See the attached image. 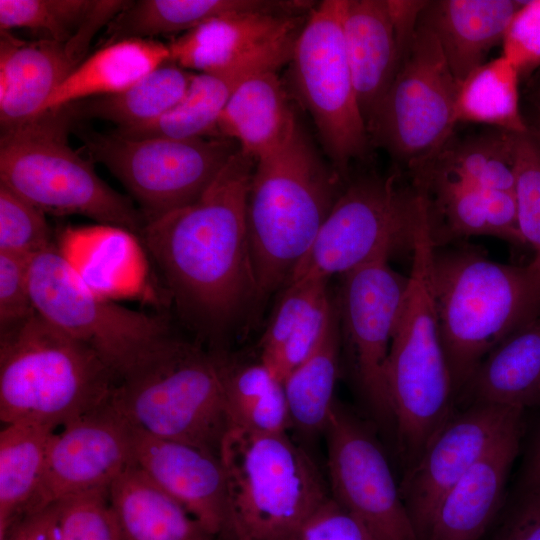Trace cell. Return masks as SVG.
<instances>
[{
	"label": "cell",
	"instance_id": "1",
	"mask_svg": "<svg viewBox=\"0 0 540 540\" xmlns=\"http://www.w3.org/2000/svg\"><path fill=\"white\" fill-rule=\"evenodd\" d=\"M254 166L239 149L196 201L145 222L138 235L181 317L217 344L262 303L246 215Z\"/></svg>",
	"mask_w": 540,
	"mask_h": 540
},
{
	"label": "cell",
	"instance_id": "2",
	"mask_svg": "<svg viewBox=\"0 0 540 540\" xmlns=\"http://www.w3.org/2000/svg\"><path fill=\"white\" fill-rule=\"evenodd\" d=\"M429 278L457 399L485 357L540 314V281L529 265L496 262L463 242L433 246Z\"/></svg>",
	"mask_w": 540,
	"mask_h": 540
},
{
	"label": "cell",
	"instance_id": "3",
	"mask_svg": "<svg viewBox=\"0 0 540 540\" xmlns=\"http://www.w3.org/2000/svg\"><path fill=\"white\" fill-rule=\"evenodd\" d=\"M344 188L296 122L286 138L255 161L247 228L261 301L284 287Z\"/></svg>",
	"mask_w": 540,
	"mask_h": 540
},
{
	"label": "cell",
	"instance_id": "4",
	"mask_svg": "<svg viewBox=\"0 0 540 540\" xmlns=\"http://www.w3.org/2000/svg\"><path fill=\"white\" fill-rule=\"evenodd\" d=\"M116 382L88 346L37 312L0 333V419L59 428L104 405Z\"/></svg>",
	"mask_w": 540,
	"mask_h": 540
},
{
	"label": "cell",
	"instance_id": "5",
	"mask_svg": "<svg viewBox=\"0 0 540 540\" xmlns=\"http://www.w3.org/2000/svg\"><path fill=\"white\" fill-rule=\"evenodd\" d=\"M433 249L423 205L404 303L386 369L397 448L407 468L452 415L456 395L429 278Z\"/></svg>",
	"mask_w": 540,
	"mask_h": 540
},
{
	"label": "cell",
	"instance_id": "6",
	"mask_svg": "<svg viewBox=\"0 0 540 540\" xmlns=\"http://www.w3.org/2000/svg\"><path fill=\"white\" fill-rule=\"evenodd\" d=\"M108 403L136 432L219 454L230 427L223 354L177 338L118 378Z\"/></svg>",
	"mask_w": 540,
	"mask_h": 540
},
{
	"label": "cell",
	"instance_id": "7",
	"mask_svg": "<svg viewBox=\"0 0 540 540\" xmlns=\"http://www.w3.org/2000/svg\"><path fill=\"white\" fill-rule=\"evenodd\" d=\"M219 455L228 484L231 540H294L331 497L315 462L288 433L229 427Z\"/></svg>",
	"mask_w": 540,
	"mask_h": 540
},
{
	"label": "cell",
	"instance_id": "8",
	"mask_svg": "<svg viewBox=\"0 0 540 540\" xmlns=\"http://www.w3.org/2000/svg\"><path fill=\"white\" fill-rule=\"evenodd\" d=\"M75 122L66 109L43 113L1 134L0 183L45 214L80 215L140 234L145 219L67 142Z\"/></svg>",
	"mask_w": 540,
	"mask_h": 540
},
{
	"label": "cell",
	"instance_id": "9",
	"mask_svg": "<svg viewBox=\"0 0 540 540\" xmlns=\"http://www.w3.org/2000/svg\"><path fill=\"white\" fill-rule=\"evenodd\" d=\"M28 278L35 311L92 349L116 380L177 339L165 318L95 290L55 242L28 258Z\"/></svg>",
	"mask_w": 540,
	"mask_h": 540
},
{
	"label": "cell",
	"instance_id": "10",
	"mask_svg": "<svg viewBox=\"0 0 540 540\" xmlns=\"http://www.w3.org/2000/svg\"><path fill=\"white\" fill-rule=\"evenodd\" d=\"M421 210L422 198L397 174L349 181L287 283L341 276L382 255L412 256Z\"/></svg>",
	"mask_w": 540,
	"mask_h": 540
},
{
	"label": "cell",
	"instance_id": "11",
	"mask_svg": "<svg viewBox=\"0 0 540 540\" xmlns=\"http://www.w3.org/2000/svg\"><path fill=\"white\" fill-rule=\"evenodd\" d=\"M86 153L104 165L138 203L145 222L196 201L238 144L222 137L128 138L73 129Z\"/></svg>",
	"mask_w": 540,
	"mask_h": 540
},
{
	"label": "cell",
	"instance_id": "12",
	"mask_svg": "<svg viewBox=\"0 0 540 540\" xmlns=\"http://www.w3.org/2000/svg\"><path fill=\"white\" fill-rule=\"evenodd\" d=\"M345 0H324L308 14L295 41L294 88L318 131L331 166L345 179L350 164L364 159L370 138L347 58Z\"/></svg>",
	"mask_w": 540,
	"mask_h": 540
},
{
	"label": "cell",
	"instance_id": "13",
	"mask_svg": "<svg viewBox=\"0 0 540 540\" xmlns=\"http://www.w3.org/2000/svg\"><path fill=\"white\" fill-rule=\"evenodd\" d=\"M458 86L437 38L418 21L397 73L367 126L370 143L408 168L431 156L452 138Z\"/></svg>",
	"mask_w": 540,
	"mask_h": 540
},
{
	"label": "cell",
	"instance_id": "14",
	"mask_svg": "<svg viewBox=\"0 0 540 540\" xmlns=\"http://www.w3.org/2000/svg\"><path fill=\"white\" fill-rule=\"evenodd\" d=\"M390 259L382 255L341 275L335 298L354 385L374 423L395 438L386 369L409 278Z\"/></svg>",
	"mask_w": 540,
	"mask_h": 540
},
{
	"label": "cell",
	"instance_id": "15",
	"mask_svg": "<svg viewBox=\"0 0 540 540\" xmlns=\"http://www.w3.org/2000/svg\"><path fill=\"white\" fill-rule=\"evenodd\" d=\"M325 433L331 498L373 540H418L400 486L369 425L336 401Z\"/></svg>",
	"mask_w": 540,
	"mask_h": 540
},
{
	"label": "cell",
	"instance_id": "16",
	"mask_svg": "<svg viewBox=\"0 0 540 540\" xmlns=\"http://www.w3.org/2000/svg\"><path fill=\"white\" fill-rule=\"evenodd\" d=\"M523 413L515 407L470 403L437 430L399 483L417 537L442 496L507 435L523 427Z\"/></svg>",
	"mask_w": 540,
	"mask_h": 540
},
{
	"label": "cell",
	"instance_id": "17",
	"mask_svg": "<svg viewBox=\"0 0 540 540\" xmlns=\"http://www.w3.org/2000/svg\"><path fill=\"white\" fill-rule=\"evenodd\" d=\"M134 432L108 401L57 429L49 439L44 472L28 512L77 494L109 489L134 463Z\"/></svg>",
	"mask_w": 540,
	"mask_h": 540
},
{
	"label": "cell",
	"instance_id": "18",
	"mask_svg": "<svg viewBox=\"0 0 540 540\" xmlns=\"http://www.w3.org/2000/svg\"><path fill=\"white\" fill-rule=\"evenodd\" d=\"M426 3L345 0L344 42L366 127L397 73Z\"/></svg>",
	"mask_w": 540,
	"mask_h": 540
},
{
	"label": "cell",
	"instance_id": "19",
	"mask_svg": "<svg viewBox=\"0 0 540 540\" xmlns=\"http://www.w3.org/2000/svg\"><path fill=\"white\" fill-rule=\"evenodd\" d=\"M133 432L134 465L216 540H231L228 484L220 455L193 444Z\"/></svg>",
	"mask_w": 540,
	"mask_h": 540
},
{
	"label": "cell",
	"instance_id": "20",
	"mask_svg": "<svg viewBox=\"0 0 540 540\" xmlns=\"http://www.w3.org/2000/svg\"><path fill=\"white\" fill-rule=\"evenodd\" d=\"M410 186L425 202L434 247L463 242L472 236H492L525 245L514 192L428 176L411 177Z\"/></svg>",
	"mask_w": 540,
	"mask_h": 540
},
{
	"label": "cell",
	"instance_id": "21",
	"mask_svg": "<svg viewBox=\"0 0 540 540\" xmlns=\"http://www.w3.org/2000/svg\"><path fill=\"white\" fill-rule=\"evenodd\" d=\"M1 134L34 120L54 91L85 59L72 38L65 43L24 41L0 31Z\"/></svg>",
	"mask_w": 540,
	"mask_h": 540
},
{
	"label": "cell",
	"instance_id": "22",
	"mask_svg": "<svg viewBox=\"0 0 540 540\" xmlns=\"http://www.w3.org/2000/svg\"><path fill=\"white\" fill-rule=\"evenodd\" d=\"M307 16L254 11L218 17L172 38L170 60L198 73L223 70L295 42Z\"/></svg>",
	"mask_w": 540,
	"mask_h": 540
},
{
	"label": "cell",
	"instance_id": "23",
	"mask_svg": "<svg viewBox=\"0 0 540 540\" xmlns=\"http://www.w3.org/2000/svg\"><path fill=\"white\" fill-rule=\"evenodd\" d=\"M522 431L507 435L442 496L419 540H478L486 532L503 505Z\"/></svg>",
	"mask_w": 540,
	"mask_h": 540
},
{
	"label": "cell",
	"instance_id": "24",
	"mask_svg": "<svg viewBox=\"0 0 540 540\" xmlns=\"http://www.w3.org/2000/svg\"><path fill=\"white\" fill-rule=\"evenodd\" d=\"M294 44L265 50L223 70L195 73L186 94L172 110L149 123L114 132L128 138L216 137L218 119L235 90L254 74L277 70L290 62Z\"/></svg>",
	"mask_w": 540,
	"mask_h": 540
},
{
	"label": "cell",
	"instance_id": "25",
	"mask_svg": "<svg viewBox=\"0 0 540 540\" xmlns=\"http://www.w3.org/2000/svg\"><path fill=\"white\" fill-rule=\"evenodd\" d=\"M328 280L303 277L284 286L259 341V361L280 381L300 365L322 339L335 309Z\"/></svg>",
	"mask_w": 540,
	"mask_h": 540
},
{
	"label": "cell",
	"instance_id": "26",
	"mask_svg": "<svg viewBox=\"0 0 540 540\" xmlns=\"http://www.w3.org/2000/svg\"><path fill=\"white\" fill-rule=\"evenodd\" d=\"M522 1H427L419 21L437 38L458 83L485 63L490 50L502 43Z\"/></svg>",
	"mask_w": 540,
	"mask_h": 540
},
{
	"label": "cell",
	"instance_id": "27",
	"mask_svg": "<svg viewBox=\"0 0 540 540\" xmlns=\"http://www.w3.org/2000/svg\"><path fill=\"white\" fill-rule=\"evenodd\" d=\"M458 397L525 410L540 406V314L501 341ZM457 397V398H458Z\"/></svg>",
	"mask_w": 540,
	"mask_h": 540
},
{
	"label": "cell",
	"instance_id": "28",
	"mask_svg": "<svg viewBox=\"0 0 540 540\" xmlns=\"http://www.w3.org/2000/svg\"><path fill=\"white\" fill-rule=\"evenodd\" d=\"M122 540H216L134 463L109 487Z\"/></svg>",
	"mask_w": 540,
	"mask_h": 540
},
{
	"label": "cell",
	"instance_id": "29",
	"mask_svg": "<svg viewBox=\"0 0 540 540\" xmlns=\"http://www.w3.org/2000/svg\"><path fill=\"white\" fill-rule=\"evenodd\" d=\"M305 1L271 0H139L132 1L108 24L107 43L123 39H155L186 33L212 19L243 13L302 15Z\"/></svg>",
	"mask_w": 540,
	"mask_h": 540
},
{
	"label": "cell",
	"instance_id": "30",
	"mask_svg": "<svg viewBox=\"0 0 540 540\" xmlns=\"http://www.w3.org/2000/svg\"><path fill=\"white\" fill-rule=\"evenodd\" d=\"M169 59L167 43L156 39L106 43L70 73L38 116L74 102L121 93Z\"/></svg>",
	"mask_w": 540,
	"mask_h": 540
},
{
	"label": "cell",
	"instance_id": "31",
	"mask_svg": "<svg viewBox=\"0 0 540 540\" xmlns=\"http://www.w3.org/2000/svg\"><path fill=\"white\" fill-rule=\"evenodd\" d=\"M296 122L277 70H268L235 90L218 119L216 137L235 141L256 161L278 146Z\"/></svg>",
	"mask_w": 540,
	"mask_h": 540
},
{
	"label": "cell",
	"instance_id": "32",
	"mask_svg": "<svg viewBox=\"0 0 540 540\" xmlns=\"http://www.w3.org/2000/svg\"><path fill=\"white\" fill-rule=\"evenodd\" d=\"M139 240L110 225L67 228L59 247L82 278L110 297L134 291L141 283Z\"/></svg>",
	"mask_w": 540,
	"mask_h": 540
},
{
	"label": "cell",
	"instance_id": "33",
	"mask_svg": "<svg viewBox=\"0 0 540 540\" xmlns=\"http://www.w3.org/2000/svg\"><path fill=\"white\" fill-rule=\"evenodd\" d=\"M516 135L493 128L462 140L451 138L437 152L410 166V176L441 177L514 192Z\"/></svg>",
	"mask_w": 540,
	"mask_h": 540
},
{
	"label": "cell",
	"instance_id": "34",
	"mask_svg": "<svg viewBox=\"0 0 540 540\" xmlns=\"http://www.w3.org/2000/svg\"><path fill=\"white\" fill-rule=\"evenodd\" d=\"M195 73L168 60L127 90L71 103L65 107L77 123L98 119L130 128L156 120L184 97Z\"/></svg>",
	"mask_w": 540,
	"mask_h": 540
},
{
	"label": "cell",
	"instance_id": "35",
	"mask_svg": "<svg viewBox=\"0 0 540 540\" xmlns=\"http://www.w3.org/2000/svg\"><path fill=\"white\" fill-rule=\"evenodd\" d=\"M341 337L335 309L328 327L313 352L282 381L291 429L305 437L325 432L336 402L335 386L339 375Z\"/></svg>",
	"mask_w": 540,
	"mask_h": 540
},
{
	"label": "cell",
	"instance_id": "36",
	"mask_svg": "<svg viewBox=\"0 0 540 540\" xmlns=\"http://www.w3.org/2000/svg\"><path fill=\"white\" fill-rule=\"evenodd\" d=\"M56 428L18 421L0 432V539L27 515L39 490L49 439Z\"/></svg>",
	"mask_w": 540,
	"mask_h": 540
},
{
	"label": "cell",
	"instance_id": "37",
	"mask_svg": "<svg viewBox=\"0 0 540 540\" xmlns=\"http://www.w3.org/2000/svg\"><path fill=\"white\" fill-rule=\"evenodd\" d=\"M223 384L230 427L260 434L291 429L283 383L259 360L244 363L223 355Z\"/></svg>",
	"mask_w": 540,
	"mask_h": 540
},
{
	"label": "cell",
	"instance_id": "38",
	"mask_svg": "<svg viewBox=\"0 0 540 540\" xmlns=\"http://www.w3.org/2000/svg\"><path fill=\"white\" fill-rule=\"evenodd\" d=\"M520 75L503 55L470 73L459 83L455 98L456 122L484 124L515 134L529 130L519 102Z\"/></svg>",
	"mask_w": 540,
	"mask_h": 540
},
{
	"label": "cell",
	"instance_id": "39",
	"mask_svg": "<svg viewBox=\"0 0 540 540\" xmlns=\"http://www.w3.org/2000/svg\"><path fill=\"white\" fill-rule=\"evenodd\" d=\"M95 0H0V31L27 29L38 39L65 43L75 36Z\"/></svg>",
	"mask_w": 540,
	"mask_h": 540
},
{
	"label": "cell",
	"instance_id": "40",
	"mask_svg": "<svg viewBox=\"0 0 540 540\" xmlns=\"http://www.w3.org/2000/svg\"><path fill=\"white\" fill-rule=\"evenodd\" d=\"M46 508L50 540H122L109 489L70 496Z\"/></svg>",
	"mask_w": 540,
	"mask_h": 540
},
{
	"label": "cell",
	"instance_id": "41",
	"mask_svg": "<svg viewBox=\"0 0 540 540\" xmlns=\"http://www.w3.org/2000/svg\"><path fill=\"white\" fill-rule=\"evenodd\" d=\"M514 172L518 225L534 251L528 265L540 281V139L530 128L516 135Z\"/></svg>",
	"mask_w": 540,
	"mask_h": 540
},
{
	"label": "cell",
	"instance_id": "42",
	"mask_svg": "<svg viewBox=\"0 0 540 540\" xmlns=\"http://www.w3.org/2000/svg\"><path fill=\"white\" fill-rule=\"evenodd\" d=\"M53 242L45 213L0 183V252L30 258Z\"/></svg>",
	"mask_w": 540,
	"mask_h": 540
},
{
	"label": "cell",
	"instance_id": "43",
	"mask_svg": "<svg viewBox=\"0 0 540 540\" xmlns=\"http://www.w3.org/2000/svg\"><path fill=\"white\" fill-rule=\"evenodd\" d=\"M503 53L520 78L540 66V0L522 1L502 41Z\"/></svg>",
	"mask_w": 540,
	"mask_h": 540
},
{
	"label": "cell",
	"instance_id": "44",
	"mask_svg": "<svg viewBox=\"0 0 540 540\" xmlns=\"http://www.w3.org/2000/svg\"><path fill=\"white\" fill-rule=\"evenodd\" d=\"M35 312L28 258L0 252V333L20 325Z\"/></svg>",
	"mask_w": 540,
	"mask_h": 540
},
{
	"label": "cell",
	"instance_id": "45",
	"mask_svg": "<svg viewBox=\"0 0 540 540\" xmlns=\"http://www.w3.org/2000/svg\"><path fill=\"white\" fill-rule=\"evenodd\" d=\"M294 540H373L363 525L331 497L302 526Z\"/></svg>",
	"mask_w": 540,
	"mask_h": 540
},
{
	"label": "cell",
	"instance_id": "46",
	"mask_svg": "<svg viewBox=\"0 0 540 540\" xmlns=\"http://www.w3.org/2000/svg\"><path fill=\"white\" fill-rule=\"evenodd\" d=\"M496 540H540V486L519 489Z\"/></svg>",
	"mask_w": 540,
	"mask_h": 540
},
{
	"label": "cell",
	"instance_id": "47",
	"mask_svg": "<svg viewBox=\"0 0 540 540\" xmlns=\"http://www.w3.org/2000/svg\"><path fill=\"white\" fill-rule=\"evenodd\" d=\"M0 540H50L48 508L23 516Z\"/></svg>",
	"mask_w": 540,
	"mask_h": 540
},
{
	"label": "cell",
	"instance_id": "48",
	"mask_svg": "<svg viewBox=\"0 0 540 540\" xmlns=\"http://www.w3.org/2000/svg\"><path fill=\"white\" fill-rule=\"evenodd\" d=\"M540 486V427L524 464L519 489Z\"/></svg>",
	"mask_w": 540,
	"mask_h": 540
},
{
	"label": "cell",
	"instance_id": "49",
	"mask_svg": "<svg viewBox=\"0 0 540 540\" xmlns=\"http://www.w3.org/2000/svg\"><path fill=\"white\" fill-rule=\"evenodd\" d=\"M529 128L540 139V111H538V117L535 126Z\"/></svg>",
	"mask_w": 540,
	"mask_h": 540
},
{
	"label": "cell",
	"instance_id": "50",
	"mask_svg": "<svg viewBox=\"0 0 540 540\" xmlns=\"http://www.w3.org/2000/svg\"><path fill=\"white\" fill-rule=\"evenodd\" d=\"M537 103H538V111H540V88L538 90Z\"/></svg>",
	"mask_w": 540,
	"mask_h": 540
}]
</instances>
